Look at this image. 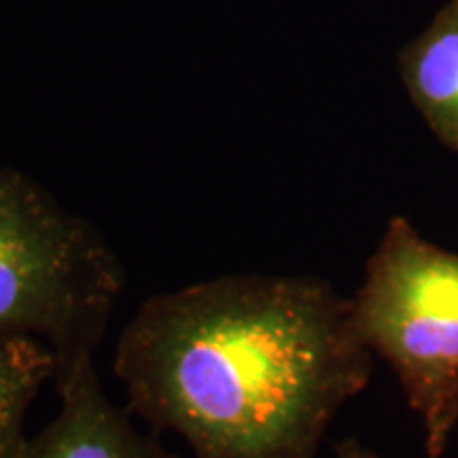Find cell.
<instances>
[{
  "mask_svg": "<svg viewBox=\"0 0 458 458\" xmlns=\"http://www.w3.org/2000/svg\"><path fill=\"white\" fill-rule=\"evenodd\" d=\"M371 369L351 300L310 276L227 274L153 295L114 352L130 410L193 458H317Z\"/></svg>",
  "mask_w": 458,
  "mask_h": 458,
  "instance_id": "6da1fadb",
  "label": "cell"
},
{
  "mask_svg": "<svg viewBox=\"0 0 458 458\" xmlns=\"http://www.w3.org/2000/svg\"><path fill=\"white\" fill-rule=\"evenodd\" d=\"M123 283L98 229L26 174L0 168V337L43 342L62 374L98 351Z\"/></svg>",
  "mask_w": 458,
  "mask_h": 458,
  "instance_id": "7a4b0ae2",
  "label": "cell"
},
{
  "mask_svg": "<svg viewBox=\"0 0 458 458\" xmlns=\"http://www.w3.org/2000/svg\"><path fill=\"white\" fill-rule=\"evenodd\" d=\"M351 312L359 337L391 365L422 420L427 458H444L458 427V253L393 216Z\"/></svg>",
  "mask_w": 458,
  "mask_h": 458,
  "instance_id": "3957f363",
  "label": "cell"
},
{
  "mask_svg": "<svg viewBox=\"0 0 458 458\" xmlns=\"http://www.w3.org/2000/svg\"><path fill=\"white\" fill-rule=\"evenodd\" d=\"M54 382L60 410L28 437L20 458H181L108 399L94 357L79 360Z\"/></svg>",
  "mask_w": 458,
  "mask_h": 458,
  "instance_id": "277c9868",
  "label": "cell"
},
{
  "mask_svg": "<svg viewBox=\"0 0 458 458\" xmlns=\"http://www.w3.org/2000/svg\"><path fill=\"white\" fill-rule=\"evenodd\" d=\"M399 74L435 139L458 151V0L401 49Z\"/></svg>",
  "mask_w": 458,
  "mask_h": 458,
  "instance_id": "5b68a950",
  "label": "cell"
},
{
  "mask_svg": "<svg viewBox=\"0 0 458 458\" xmlns=\"http://www.w3.org/2000/svg\"><path fill=\"white\" fill-rule=\"evenodd\" d=\"M55 376V357L32 337H0V458H20L32 401Z\"/></svg>",
  "mask_w": 458,
  "mask_h": 458,
  "instance_id": "8992f818",
  "label": "cell"
},
{
  "mask_svg": "<svg viewBox=\"0 0 458 458\" xmlns=\"http://www.w3.org/2000/svg\"><path fill=\"white\" fill-rule=\"evenodd\" d=\"M331 458H382V456H377L376 452L363 448V445L354 442V439H346V442L335 445L334 456Z\"/></svg>",
  "mask_w": 458,
  "mask_h": 458,
  "instance_id": "52a82bcc",
  "label": "cell"
}]
</instances>
